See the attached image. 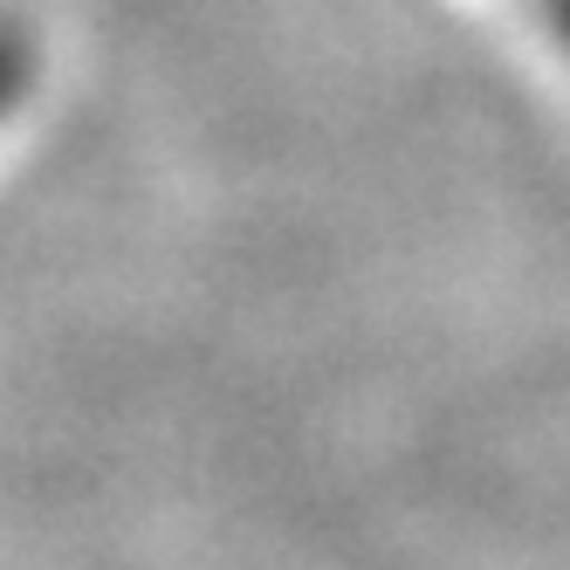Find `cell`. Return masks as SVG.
<instances>
[{"label": "cell", "instance_id": "1", "mask_svg": "<svg viewBox=\"0 0 570 570\" xmlns=\"http://www.w3.org/2000/svg\"><path fill=\"white\" fill-rule=\"evenodd\" d=\"M21 83H28V42L0 21V117L14 110V97H21Z\"/></svg>", "mask_w": 570, "mask_h": 570}, {"label": "cell", "instance_id": "2", "mask_svg": "<svg viewBox=\"0 0 570 570\" xmlns=\"http://www.w3.org/2000/svg\"><path fill=\"white\" fill-rule=\"evenodd\" d=\"M543 8H550V21H557V35H563V42H570V0H543Z\"/></svg>", "mask_w": 570, "mask_h": 570}]
</instances>
